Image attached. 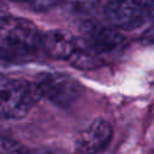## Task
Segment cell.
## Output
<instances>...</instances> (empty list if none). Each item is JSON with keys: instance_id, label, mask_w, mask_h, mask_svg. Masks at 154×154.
Returning a JSON list of instances; mask_svg holds the SVG:
<instances>
[{"instance_id": "obj_2", "label": "cell", "mask_w": 154, "mask_h": 154, "mask_svg": "<svg viewBox=\"0 0 154 154\" xmlns=\"http://www.w3.org/2000/svg\"><path fill=\"white\" fill-rule=\"evenodd\" d=\"M41 47V35L34 23L19 17L0 20V55L6 59L30 58Z\"/></svg>"}, {"instance_id": "obj_8", "label": "cell", "mask_w": 154, "mask_h": 154, "mask_svg": "<svg viewBox=\"0 0 154 154\" xmlns=\"http://www.w3.org/2000/svg\"><path fill=\"white\" fill-rule=\"evenodd\" d=\"M0 154H34L20 143L0 136Z\"/></svg>"}, {"instance_id": "obj_5", "label": "cell", "mask_w": 154, "mask_h": 154, "mask_svg": "<svg viewBox=\"0 0 154 154\" xmlns=\"http://www.w3.org/2000/svg\"><path fill=\"white\" fill-rule=\"evenodd\" d=\"M102 11L109 24L122 30H136L147 19L135 0H106Z\"/></svg>"}, {"instance_id": "obj_6", "label": "cell", "mask_w": 154, "mask_h": 154, "mask_svg": "<svg viewBox=\"0 0 154 154\" xmlns=\"http://www.w3.org/2000/svg\"><path fill=\"white\" fill-rule=\"evenodd\" d=\"M113 136L112 126L105 119L93 120L76 138V154H99L107 148Z\"/></svg>"}, {"instance_id": "obj_11", "label": "cell", "mask_w": 154, "mask_h": 154, "mask_svg": "<svg viewBox=\"0 0 154 154\" xmlns=\"http://www.w3.org/2000/svg\"><path fill=\"white\" fill-rule=\"evenodd\" d=\"M4 17H6V6H5V4L0 0V20H1Z\"/></svg>"}, {"instance_id": "obj_4", "label": "cell", "mask_w": 154, "mask_h": 154, "mask_svg": "<svg viewBox=\"0 0 154 154\" xmlns=\"http://www.w3.org/2000/svg\"><path fill=\"white\" fill-rule=\"evenodd\" d=\"M41 96L58 106L71 105L81 94V84L70 75L47 72L38 76L35 83Z\"/></svg>"}, {"instance_id": "obj_7", "label": "cell", "mask_w": 154, "mask_h": 154, "mask_svg": "<svg viewBox=\"0 0 154 154\" xmlns=\"http://www.w3.org/2000/svg\"><path fill=\"white\" fill-rule=\"evenodd\" d=\"M83 40L97 55L112 53L125 43V36L119 29L101 23L87 24L83 29Z\"/></svg>"}, {"instance_id": "obj_10", "label": "cell", "mask_w": 154, "mask_h": 154, "mask_svg": "<svg viewBox=\"0 0 154 154\" xmlns=\"http://www.w3.org/2000/svg\"><path fill=\"white\" fill-rule=\"evenodd\" d=\"M147 18L154 19V0H135Z\"/></svg>"}, {"instance_id": "obj_1", "label": "cell", "mask_w": 154, "mask_h": 154, "mask_svg": "<svg viewBox=\"0 0 154 154\" xmlns=\"http://www.w3.org/2000/svg\"><path fill=\"white\" fill-rule=\"evenodd\" d=\"M41 48L52 58L65 60L81 70L95 69L100 65L99 55L71 32L61 29H53L41 36Z\"/></svg>"}, {"instance_id": "obj_3", "label": "cell", "mask_w": 154, "mask_h": 154, "mask_svg": "<svg viewBox=\"0 0 154 154\" xmlns=\"http://www.w3.org/2000/svg\"><path fill=\"white\" fill-rule=\"evenodd\" d=\"M40 97L35 83L0 77V117L7 119L23 118Z\"/></svg>"}, {"instance_id": "obj_9", "label": "cell", "mask_w": 154, "mask_h": 154, "mask_svg": "<svg viewBox=\"0 0 154 154\" xmlns=\"http://www.w3.org/2000/svg\"><path fill=\"white\" fill-rule=\"evenodd\" d=\"M10 1L20 4V5L28 7V8L32 10V11H36V12L48 11L57 2V0H10Z\"/></svg>"}]
</instances>
